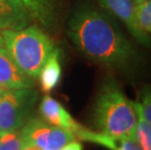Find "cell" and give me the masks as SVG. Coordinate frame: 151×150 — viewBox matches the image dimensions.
<instances>
[{
    "label": "cell",
    "mask_w": 151,
    "mask_h": 150,
    "mask_svg": "<svg viewBox=\"0 0 151 150\" xmlns=\"http://www.w3.org/2000/svg\"><path fill=\"white\" fill-rule=\"evenodd\" d=\"M60 150H83V146L80 142L73 140V141L68 143V144H66L65 147Z\"/></svg>",
    "instance_id": "obj_17"
},
{
    "label": "cell",
    "mask_w": 151,
    "mask_h": 150,
    "mask_svg": "<svg viewBox=\"0 0 151 150\" xmlns=\"http://www.w3.org/2000/svg\"><path fill=\"white\" fill-rule=\"evenodd\" d=\"M5 48L25 74L37 77L42 66L57 49L51 38L37 25L2 30Z\"/></svg>",
    "instance_id": "obj_3"
},
{
    "label": "cell",
    "mask_w": 151,
    "mask_h": 150,
    "mask_svg": "<svg viewBox=\"0 0 151 150\" xmlns=\"http://www.w3.org/2000/svg\"><path fill=\"white\" fill-rule=\"evenodd\" d=\"M21 150H40V149L37 148L36 146H34L32 144H24Z\"/></svg>",
    "instance_id": "obj_18"
},
{
    "label": "cell",
    "mask_w": 151,
    "mask_h": 150,
    "mask_svg": "<svg viewBox=\"0 0 151 150\" xmlns=\"http://www.w3.org/2000/svg\"><path fill=\"white\" fill-rule=\"evenodd\" d=\"M136 103L140 114L151 125V86H146L139 94V101Z\"/></svg>",
    "instance_id": "obj_16"
},
{
    "label": "cell",
    "mask_w": 151,
    "mask_h": 150,
    "mask_svg": "<svg viewBox=\"0 0 151 150\" xmlns=\"http://www.w3.org/2000/svg\"><path fill=\"white\" fill-rule=\"evenodd\" d=\"M67 35L82 55L108 68L124 69L137 60V50L117 24L91 5L73 11L67 23Z\"/></svg>",
    "instance_id": "obj_1"
},
{
    "label": "cell",
    "mask_w": 151,
    "mask_h": 150,
    "mask_svg": "<svg viewBox=\"0 0 151 150\" xmlns=\"http://www.w3.org/2000/svg\"><path fill=\"white\" fill-rule=\"evenodd\" d=\"M24 9L32 20L45 27H51L55 24L57 18L56 0H13Z\"/></svg>",
    "instance_id": "obj_9"
},
{
    "label": "cell",
    "mask_w": 151,
    "mask_h": 150,
    "mask_svg": "<svg viewBox=\"0 0 151 150\" xmlns=\"http://www.w3.org/2000/svg\"><path fill=\"white\" fill-rule=\"evenodd\" d=\"M24 144H32L40 150H60L75 140L69 131L47 124L43 119L29 118L21 129Z\"/></svg>",
    "instance_id": "obj_5"
},
{
    "label": "cell",
    "mask_w": 151,
    "mask_h": 150,
    "mask_svg": "<svg viewBox=\"0 0 151 150\" xmlns=\"http://www.w3.org/2000/svg\"><path fill=\"white\" fill-rule=\"evenodd\" d=\"M93 123L99 133L113 139H134L136 105L115 81L108 80L99 89L93 109Z\"/></svg>",
    "instance_id": "obj_2"
},
{
    "label": "cell",
    "mask_w": 151,
    "mask_h": 150,
    "mask_svg": "<svg viewBox=\"0 0 151 150\" xmlns=\"http://www.w3.org/2000/svg\"><path fill=\"white\" fill-rule=\"evenodd\" d=\"M102 8L117 17L134 39L145 47L151 46V38L142 29L137 18V0H98Z\"/></svg>",
    "instance_id": "obj_6"
},
{
    "label": "cell",
    "mask_w": 151,
    "mask_h": 150,
    "mask_svg": "<svg viewBox=\"0 0 151 150\" xmlns=\"http://www.w3.org/2000/svg\"><path fill=\"white\" fill-rule=\"evenodd\" d=\"M137 18L142 29L151 33V0H141L137 2Z\"/></svg>",
    "instance_id": "obj_14"
},
{
    "label": "cell",
    "mask_w": 151,
    "mask_h": 150,
    "mask_svg": "<svg viewBox=\"0 0 151 150\" xmlns=\"http://www.w3.org/2000/svg\"><path fill=\"white\" fill-rule=\"evenodd\" d=\"M137 1H141V0H137Z\"/></svg>",
    "instance_id": "obj_21"
},
{
    "label": "cell",
    "mask_w": 151,
    "mask_h": 150,
    "mask_svg": "<svg viewBox=\"0 0 151 150\" xmlns=\"http://www.w3.org/2000/svg\"><path fill=\"white\" fill-rule=\"evenodd\" d=\"M136 109L137 112V124L134 139L143 150H151V125L142 117L137 106Z\"/></svg>",
    "instance_id": "obj_13"
},
{
    "label": "cell",
    "mask_w": 151,
    "mask_h": 150,
    "mask_svg": "<svg viewBox=\"0 0 151 150\" xmlns=\"http://www.w3.org/2000/svg\"><path fill=\"white\" fill-rule=\"evenodd\" d=\"M24 145L21 131L7 133L0 136V150H21Z\"/></svg>",
    "instance_id": "obj_15"
},
{
    "label": "cell",
    "mask_w": 151,
    "mask_h": 150,
    "mask_svg": "<svg viewBox=\"0 0 151 150\" xmlns=\"http://www.w3.org/2000/svg\"><path fill=\"white\" fill-rule=\"evenodd\" d=\"M75 138L84 141L97 143L109 150H143L136 139H113L99 132H93L81 127Z\"/></svg>",
    "instance_id": "obj_10"
},
{
    "label": "cell",
    "mask_w": 151,
    "mask_h": 150,
    "mask_svg": "<svg viewBox=\"0 0 151 150\" xmlns=\"http://www.w3.org/2000/svg\"><path fill=\"white\" fill-rule=\"evenodd\" d=\"M39 84L44 93H50L60 84L62 78V65L60 62V50L56 49L45 65L39 74Z\"/></svg>",
    "instance_id": "obj_12"
},
{
    "label": "cell",
    "mask_w": 151,
    "mask_h": 150,
    "mask_svg": "<svg viewBox=\"0 0 151 150\" xmlns=\"http://www.w3.org/2000/svg\"><path fill=\"white\" fill-rule=\"evenodd\" d=\"M32 20L27 12L13 0H0V29L16 30L27 27Z\"/></svg>",
    "instance_id": "obj_11"
},
{
    "label": "cell",
    "mask_w": 151,
    "mask_h": 150,
    "mask_svg": "<svg viewBox=\"0 0 151 150\" xmlns=\"http://www.w3.org/2000/svg\"><path fill=\"white\" fill-rule=\"evenodd\" d=\"M3 92H4V91H3L1 88H0V94H1V93H3Z\"/></svg>",
    "instance_id": "obj_20"
},
{
    "label": "cell",
    "mask_w": 151,
    "mask_h": 150,
    "mask_svg": "<svg viewBox=\"0 0 151 150\" xmlns=\"http://www.w3.org/2000/svg\"><path fill=\"white\" fill-rule=\"evenodd\" d=\"M37 92L30 89L4 91L0 94V136L20 131L27 122L37 101Z\"/></svg>",
    "instance_id": "obj_4"
},
{
    "label": "cell",
    "mask_w": 151,
    "mask_h": 150,
    "mask_svg": "<svg viewBox=\"0 0 151 150\" xmlns=\"http://www.w3.org/2000/svg\"><path fill=\"white\" fill-rule=\"evenodd\" d=\"M33 79L17 65L6 48L0 49V88L3 91L30 89Z\"/></svg>",
    "instance_id": "obj_7"
},
{
    "label": "cell",
    "mask_w": 151,
    "mask_h": 150,
    "mask_svg": "<svg viewBox=\"0 0 151 150\" xmlns=\"http://www.w3.org/2000/svg\"><path fill=\"white\" fill-rule=\"evenodd\" d=\"M39 112L45 122L52 126L69 131L74 136L82 127L67 112L63 104L50 95H45L42 98L39 105Z\"/></svg>",
    "instance_id": "obj_8"
},
{
    "label": "cell",
    "mask_w": 151,
    "mask_h": 150,
    "mask_svg": "<svg viewBox=\"0 0 151 150\" xmlns=\"http://www.w3.org/2000/svg\"><path fill=\"white\" fill-rule=\"evenodd\" d=\"M2 48H5V43H4V39H3L2 34L0 33V49H2Z\"/></svg>",
    "instance_id": "obj_19"
}]
</instances>
